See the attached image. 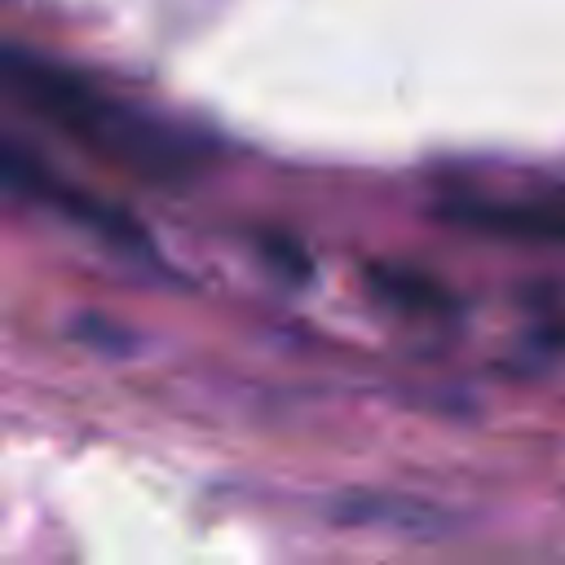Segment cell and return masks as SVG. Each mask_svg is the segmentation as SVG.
<instances>
[{
	"mask_svg": "<svg viewBox=\"0 0 565 565\" xmlns=\"http://www.w3.org/2000/svg\"><path fill=\"white\" fill-rule=\"evenodd\" d=\"M371 282L402 309H424V313H437V309H450V300L419 274H406V269H375Z\"/></svg>",
	"mask_w": 565,
	"mask_h": 565,
	"instance_id": "cell-4",
	"label": "cell"
},
{
	"mask_svg": "<svg viewBox=\"0 0 565 565\" xmlns=\"http://www.w3.org/2000/svg\"><path fill=\"white\" fill-rule=\"evenodd\" d=\"M0 75L26 110H35L62 137L79 141L84 150L102 154L106 163L124 168L137 181L185 185L203 168V146L190 141L181 128H168L150 110L93 88L88 79L40 53L9 44L0 57Z\"/></svg>",
	"mask_w": 565,
	"mask_h": 565,
	"instance_id": "cell-1",
	"label": "cell"
},
{
	"mask_svg": "<svg viewBox=\"0 0 565 565\" xmlns=\"http://www.w3.org/2000/svg\"><path fill=\"white\" fill-rule=\"evenodd\" d=\"M455 221H468L490 234H516V238H539V243H565V203H459L450 212Z\"/></svg>",
	"mask_w": 565,
	"mask_h": 565,
	"instance_id": "cell-3",
	"label": "cell"
},
{
	"mask_svg": "<svg viewBox=\"0 0 565 565\" xmlns=\"http://www.w3.org/2000/svg\"><path fill=\"white\" fill-rule=\"evenodd\" d=\"M0 172H4V185H9L13 194H22V199H31V203H40V207H49V212H57L62 221H71L75 230L102 238L106 247L128 252V256H154L146 225H137L124 207H115V203H106V199H97V194H88V190H79V185H71V181H62V177H57L40 154H31L26 146L4 141V150H0Z\"/></svg>",
	"mask_w": 565,
	"mask_h": 565,
	"instance_id": "cell-2",
	"label": "cell"
}]
</instances>
